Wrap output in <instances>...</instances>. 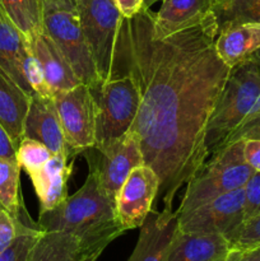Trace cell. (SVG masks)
Here are the masks:
<instances>
[{"mask_svg": "<svg viewBox=\"0 0 260 261\" xmlns=\"http://www.w3.org/2000/svg\"><path fill=\"white\" fill-rule=\"evenodd\" d=\"M23 74H24L25 81L32 89L33 94L36 93L42 97H53V92H51L50 87L46 82L42 66L38 63L32 51H30V54L25 58L24 64H23Z\"/></svg>", "mask_w": 260, "mask_h": 261, "instance_id": "cell-28", "label": "cell"}, {"mask_svg": "<svg viewBox=\"0 0 260 261\" xmlns=\"http://www.w3.org/2000/svg\"><path fill=\"white\" fill-rule=\"evenodd\" d=\"M218 30L233 23L260 24V0H217L213 5Z\"/></svg>", "mask_w": 260, "mask_h": 261, "instance_id": "cell-24", "label": "cell"}, {"mask_svg": "<svg viewBox=\"0 0 260 261\" xmlns=\"http://www.w3.org/2000/svg\"><path fill=\"white\" fill-rule=\"evenodd\" d=\"M0 158L13 162L17 161V145L14 144L2 124H0Z\"/></svg>", "mask_w": 260, "mask_h": 261, "instance_id": "cell-32", "label": "cell"}, {"mask_svg": "<svg viewBox=\"0 0 260 261\" xmlns=\"http://www.w3.org/2000/svg\"><path fill=\"white\" fill-rule=\"evenodd\" d=\"M214 0H162L153 13V35L165 38L199 24L213 12Z\"/></svg>", "mask_w": 260, "mask_h": 261, "instance_id": "cell-15", "label": "cell"}, {"mask_svg": "<svg viewBox=\"0 0 260 261\" xmlns=\"http://www.w3.org/2000/svg\"><path fill=\"white\" fill-rule=\"evenodd\" d=\"M0 209H3V206H2V205H0Z\"/></svg>", "mask_w": 260, "mask_h": 261, "instance_id": "cell-38", "label": "cell"}, {"mask_svg": "<svg viewBox=\"0 0 260 261\" xmlns=\"http://www.w3.org/2000/svg\"><path fill=\"white\" fill-rule=\"evenodd\" d=\"M227 241L231 249L260 246V213L245 221Z\"/></svg>", "mask_w": 260, "mask_h": 261, "instance_id": "cell-27", "label": "cell"}, {"mask_svg": "<svg viewBox=\"0 0 260 261\" xmlns=\"http://www.w3.org/2000/svg\"><path fill=\"white\" fill-rule=\"evenodd\" d=\"M244 188L223 194L177 216V228L186 233L222 234L227 240L244 223Z\"/></svg>", "mask_w": 260, "mask_h": 261, "instance_id": "cell-10", "label": "cell"}, {"mask_svg": "<svg viewBox=\"0 0 260 261\" xmlns=\"http://www.w3.org/2000/svg\"><path fill=\"white\" fill-rule=\"evenodd\" d=\"M83 154L88 160L89 172L96 176L101 189L114 203L117 191L130 172L144 165L139 139L132 130L121 137L96 144Z\"/></svg>", "mask_w": 260, "mask_h": 261, "instance_id": "cell-8", "label": "cell"}, {"mask_svg": "<svg viewBox=\"0 0 260 261\" xmlns=\"http://www.w3.org/2000/svg\"><path fill=\"white\" fill-rule=\"evenodd\" d=\"M45 144L51 153L68 150L63 126L53 97L32 94L24 121V135Z\"/></svg>", "mask_w": 260, "mask_h": 261, "instance_id": "cell-14", "label": "cell"}, {"mask_svg": "<svg viewBox=\"0 0 260 261\" xmlns=\"http://www.w3.org/2000/svg\"><path fill=\"white\" fill-rule=\"evenodd\" d=\"M260 48V24L233 23L218 30L216 51L228 68L249 60Z\"/></svg>", "mask_w": 260, "mask_h": 261, "instance_id": "cell-17", "label": "cell"}, {"mask_svg": "<svg viewBox=\"0 0 260 261\" xmlns=\"http://www.w3.org/2000/svg\"><path fill=\"white\" fill-rule=\"evenodd\" d=\"M0 8L27 41L43 32L42 0H0Z\"/></svg>", "mask_w": 260, "mask_h": 261, "instance_id": "cell-22", "label": "cell"}, {"mask_svg": "<svg viewBox=\"0 0 260 261\" xmlns=\"http://www.w3.org/2000/svg\"><path fill=\"white\" fill-rule=\"evenodd\" d=\"M158 2H162V0H143V8H145V9H150V8Z\"/></svg>", "mask_w": 260, "mask_h": 261, "instance_id": "cell-37", "label": "cell"}, {"mask_svg": "<svg viewBox=\"0 0 260 261\" xmlns=\"http://www.w3.org/2000/svg\"><path fill=\"white\" fill-rule=\"evenodd\" d=\"M68 150L53 153L50 160L30 175L33 189L40 200V213L53 211L68 198V180L73 171V162L69 165Z\"/></svg>", "mask_w": 260, "mask_h": 261, "instance_id": "cell-13", "label": "cell"}, {"mask_svg": "<svg viewBox=\"0 0 260 261\" xmlns=\"http://www.w3.org/2000/svg\"><path fill=\"white\" fill-rule=\"evenodd\" d=\"M217 2V0H214V3H216Z\"/></svg>", "mask_w": 260, "mask_h": 261, "instance_id": "cell-39", "label": "cell"}, {"mask_svg": "<svg viewBox=\"0 0 260 261\" xmlns=\"http://www.w3.org/2000/svg\"><path fill=\"white\" fill-rule=\"evenodd\" d=\"M244 222L260 213V172H254L244 186Z\"/></svg>", "mask_w": 260, "mask_h": 261, "instance_id": "cell-29", "label": "cell"}, {"mask_svg": "<svg viewBox=\"0 0 260 261\" xmlns=\"http://www.w3.org/2000/svg\"><path fill=\"white\" fill-rule=\"evenodd\" d=\"M43 31L55 42L82 83L89 88L102 83L76 8L65 9L43 5Z\"/></svg>", "mask_w": 260, "mask_h": 261, "instance_id": "cell-6", "label": "cell"}, {"mask_svg": "<svg viewBox=\"0 0 260 261\" xmlns=\"http://www.w3.org/2000/svg\"><path fill=\"white\" fill-rule=\"evenodd\" d=\"M158 191L160 178L150 166H138L130 172L115 200L117 218L125 232L142 227L157 200Z\"/></svg>", "mask_w": 260, "mask_h": 261, "instance_id": "cell-11", "label": "cell"}, {"mask_svg": "<svg viewBox=\"0 0 260 261\" xmlns=\"http://www.w3.org/2000/svg\"><path fill=\"white\" fill-rule=\"evenodd\" d=\"M28 45L42 66L46 82L53 94L55 92L68 91L82 83L61 51L45 31L28 41Z\"/></svg>", "mask_w": 260, "mask_h": 261, "instance_id": "cell-16", "label": "cell"}, {"mask_svg": "<svg viewBox=\"0 0 260 261\" xmlns=\"http://www.w3.org/2000/svg\"><path fill=\"white\" fill-rule=\"evenodd\" d=\"M53 155L51 150L42 143L23 137L17 147V162L28 176L37 172Z\"/></svg>", "mask_w": 260, "mask_h": 261, "instance_id": "cell-26", "label": "cell"}, {"mask_svg": "<svg viewBox=\"0 0 260 261\" xmlns=\"http://www.w3.org/2000/svg\"><path fill=\"white\" fill-rule=\"evenodd\" d=\"M37 223L43 231L73 234L87 251L98 257L114 240L125 233L115 203L102 190L92 172L82 188L68 196L61 205L40 213Z\"/></svg>", "mask_w": 260, "mask_h": 261, "instance_id": "cell-2", "label": "cell"}, {"mask_svg": "<svg viewBox=\"0 0 260 261\" xmlns=\"http://www.w3.org/2000/svg\"><path fill=\"white\" fill-rule=\"evenodd\" d=\"M89 89L97 103L96 144L129 132L140 105L139 91L132 76L124 74Z\"/></svg>", "mask_w": 260, "mask_h": 261, "instance_id": "cell-7", "label": "cell"}, {"mask_svg": "<svg viewBox=\"0 0 260 261\" xmlns=\"http://www.w3.org/2000/svg\"><path fill=\"white\" fill-rule=\"evenodd\" d=\"M250 60H251L252 63L255 64V66H256L257 71H259V73H260V48L256 51V53L254 54V55L251 56V58H250Z\"/></svg>", "mask_w": 260, "mask_h": 261, "instance_id": "cell-36", "label": "cell"}, {"mask_svg": "<svg viewBox=\"0 0 260 261\" xmlns=\"http://www.w3.org/2000/svg\"><path fill=\"white\" fill-rule=\"evenodd\" d=\"M120 14L124 18H132L143 9V0H114Z\"/></svg>", "mask_w": 260, "mask_h": 261, "instance_id": "cell-34", "label": "cell"}, {"mask_svg": "<svg viewBox=\"0 0 260 261\" xmlns=\"http://www.w3.org/2000/svg\"><path fill=\"white\" fill-rule=\"evenodd\" d=\"M76 10L101 81L117 78V45L124 17L114 0H78Z\"/></svg>", "mask_w": 260, "mask_h": 261, "instance_id": "cell-5", "label": "cell"}, {"mask_svg": "<svg viewBox=\"0 0 260 261\" xmlns=\"http://www.w3.org/2000/svg\"><path fill=\"white\" fill-rule=\"evenodd\" d=\"M22 219H17L8 213L5 209H0V252L12 245L19 232Z\"/></svg>", "mask_w": 260, "mask_h": 261, "instance_id": "cell-30", "label": "cell"}, {"mask_svg": "<svg viewBox=\"0 0 260 261\" xmlns=\"http://www.w3.org/2000/svg\"><path fill=\"white\" fill-rule=\"evenodd\" d=\"M224 261H260V246L250 249H229Z\"/></svg>", "mask_w": 260, "mask_h": 261, "instance_id": "cell-33", "label": "cell"}, {"mask_svg": "<svg viewBox=\"0 0 260 261\" xmlns=\"http://www.w3.org/2000/svg\"><path fill=\"white\" fill-rule=\"evenodd\" d=\"M176 231V212L152 209L140 227L139 239L127 261H167Z\"/></svg>", "mask_w": 260, "mask_h": 261, "instance_id": "cell-12", "label": "cell"}, {"mask_svg": "<svg viewBox=\"0 0 260 261\" xmlns=\"http://www.w3.org/2000/svg\"><path fill=\"white\" fill-rule=\"evenodd\" d=\"M229 244L222 234L186 233L177 228L167 261H224Z\"/></svg>", "mask_w": 260, "mask_h": 261, "instance_id": "cell-18", "label": "cell"}, {"mask_svg": "<svg viewBox=\"0 0 260 261\" xmlns=\"http://www.w3.org/2000/svg\"><path fill=\"white\" fill-rule=\"evenodd\" d=\"M31 97L30 93L0 69V124L17 147L24 135V121Z\"/></svg>", "mask_w": 260, "mask_h": 261, "instance_id": "cell-19", "label": "cell"}, {"mask_svg": "<svg viewBox=\"0 0 260 261\" xmlns=\"http://www.w3.org/2000/svg\"><path fill=\"white\" fill-rule=\"evenodd\" d=\"M43 229L36 224H27L22 221L17 237L8 249L0 252V261H27L31 250L42 234Z\"/></svg>", "mask_w": 260, "mask_h": 261, "instance_id": "cell-25", "label": "cell"}, {"mask_svg": "<svg viewBox=\"0 0 260 261\" xmlns=\"http://www.w3.org/2000/svg\"><path fill=\"white\" fill-rule=\"evenodd\" d=\"M246 138H260V73L250 59L231 69L209 120L205 137L208 160Z\"/></svg>", "mask_w": 260, "mask_h": 261, "instance_id": "cell-3", "label": "cell"}, {"mask_svg": "<svg viewBox=\"0 0 260 261\" xmlns=\"http://www.w3.org/2000/svg\"><path fill=\"white\" fill-rule=\"evenodd\" d=\"M217 35L213 12L165 38L153 35L150 9L122 19L117 70L119 76L129 74L139 91L130 130L139 139L144 165L160 178L162 211L173 212L178 191L208 161L206 129L231 71L216 51Z\"/></svg>", "mask_w": 260, "mask_h": 261, "instance_id": "cell-1", "label": "cell"}, {"mask_svg": "<svg viewBox=\"0 0 260 261\" xmlns=\"http://www.w3.org/2000/svg\"><path fill=\"white\" fill-rule=\"evenodd\" d=\"M43 5L47 7L65 8V9H74L76 8V0H42Z\"/></svg>", "mask_w": 260, "mask_h": 261, "instance_id": "cell-35", "label": "cell"}, {"mask_svg": "<svg viewBox=\"0 0 260 261\" xmlns=\"http://www.w3.org/2000/svg\"><path fill=\"white\" fill-rule=\"evenodd\" d=\"M76 2H78V0H76Z\"/></svg>", "mask_w": 260, "mask_h": 261, "instance_id": "cell-40", "label": "cell"}, {"mask_svg": "<svg viewBox=\"0 0 260 261\" xmlns=\"http://www.w3.org/2000/svg\"><path fill=\"white\" fill-rule=\"evenodd\" d=\"M75 236L66 232L43 231L28 255L27 261H97Z\"/></svg>", "mask_w": 260, "mask_h": 261, "instance_id": "cell-21", "label": "cell"}, {"mask_svg": "<svg viewBox=\"0 0 260 261\" xmlns=\"http://www.w3.org/2000/svg\"><path fill=\"white\" fill-rule=\"evenodd\" d=\"M30 51L28 41L0 8V69L32 96L23 74V64Z\"/></svg>", "mask_w": 260, "mask_h": 261, "instance_id": "cell-20", "label": "cell"}, {"mask_svg": "<svg viewBox=\"0 0 260 261\" xmlns=\"http://www.w3.org/2000/svg\"><path fill=\"white\" fill-rule=\"evenodd\" d=\"M252 173L244 157V139L233 142L212 155L186 184L176 214L188 213L223 194L242 189Z\"/></svg>", "mask_w": 260, "mask_h": 261, "instance_id": "cell-4", "label": "cell"}, {"mask_svg": "<svg viewBox=\"0 0 260 261\" xmlns=\"http://www.w3.org/2000/svg\"><path fill=\"white\" fill-rule=\"evenodd\" d=\"M54 103L58 110L70 154H83L96 145L97 103L88 86L81 83L68 91L55 92Z\"/></svg>", "mask_w": 260, "mask_h": 261, "instance_id": "cell-9", "label": "cell"}, {"mask_svg": "<svg viewBox=\"0 0 260 261\" xmlns=\"http://www.w3.org/2000/svg\"><path fill=\"white\" fill-rule=\"evenodd\" d=\"M20 170L22 168L17 161L13 162L0 158V205L17 219H20L22 212Z\"/></svg>", "mask_w": 260, "mask_h": 261, "instance_id": "cell-23", "label": "cell"}, {"mask_svg": "<svg viewBox=\"0 0 260 261\" xmlns=\"http://www.w3.org/2000/svg\"><path fill=\"white\" fill-rule=\"evenodd\" d=\"M244 157L254 172H260V138L244 139Z\"/></svg>", "mask_w": 260, "mask_h": 261, "instance_id": "cell-31", "label": "cell"}]
</instances>
